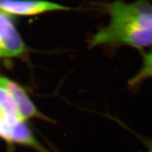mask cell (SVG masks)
<instances>
[{
  "label": "cell",
  "mask_w": 152,
  "mask_h": 152,
  "mask_svg": "<svg viewBox=\"0 0 152 152\" xmlns=\"http://www.w3.org/2000/svg\"><path fill=\"white\" fill-rule=\"evenodd\" d=\"M110 17L109 24L89 39V48H117L128 46L137 49L152 47V4L147 0L126 3L116 0L104 6Z\"/></svg>",
  "instance_id": "obj_1"
},
{
  "label": "cell",
  "mask_w": 152,
  "mask_h": 152,
  "mask_svg": "<svg viewBox=\"0 0 152 152\" xmlns=\"http://www.w3.org/2000/svg\"><path fill=\"white\" fill-rule=\"evenodd\" d=\"M69 10L72 9L46 0H0V11L19 16H35L51 11Z\"/></svg>",
  "instance_id": "obj_2"
},
{
  "label": "cell",
  "mask_w": 152,
  "mask_h": 152,
  "mask_svg": "<svg viewBox=\"0 0 152 152\" xmlns=\"http://www.w3.org/2000/svg\"><path fill=\"white\" fill-rule=\"evenodd\" d=\"M0 138L10 144H18L32 147L39 152H49L38 142L29 127L23 122L11 123L0 112Z\"/></svg>",
  "instance_id": "obj_3"
},
{
  "label": "cell",
  "mask_w": 152,
  "mask_h": 152,
  "mask_svg": "<svg viewBox=\"0 0 152 152\" xmlns=\"http://www.w3.org/2000/svg\"><path fill=\"white\" fill-rule=\"evenodd\" d=\"M0 47L5 57L22 56L27 50L23 40L12 20L6 13L0 11Z\"/></svg>",
  "instance_id": "obj_4"
},
{
  "label": "cell",
  "mask_w": 152,
  "mask_h": 152,
  "mask_svg": "<svg viewBox=\"0 0 152 152\" xmlns=\"http://www.w3.org/2000/svg\"><path fill=\"white\" fill-rule=\"evenodd\" d=\"M0 87L8 91L11 95L18 107L19 113L24 121L30 118L49 120L37 109L26 91L18 83L0 75Z\"/></svg>",
  "instance_id": "obj_5"
},
{
  "label": "cell",
  "mask_w": 152,
  "mask_h": 152,
  "mask_svg": "<svg viewBox=\"0 0 152 152\" xmlns=\"http://www.w3.org/2000/svg\"><path fill=\"white\" fill-rule=\"evenodd\" d=\"M0 112L14 124L26 122L19 113L14 99L8 91L0 87Z\"/></svg>",
  "instance_id": "obj_6"
},
{
  "label": "cell",
  "mask_w": 152,
  "mask_h": 152,
  "mask_svg": "<svg viewBox=\"0 0 152 152\" xmlns=\"http://www.w3.org/2000/svg\"><path fill=\"white\" fill-rule=\"evenodd\" d=\"M149 79H152V48L143 54L142 67L138 73L129 80V87L134 88Z\"/></svg>",
  "instance_id": "obj_7"
},
{
  "label": "cell",
  "mask_w": 152,
  "mask_h": 152,
  "mask_svg": "<svg viewBox=\"0 0 152 152\" xmlns=\"http://www.w3.org/2000/svg\"><path fill=\"white\" fill-rule=\"evenodd\" d=\"M2 57H5V56H4V54L2 49H1V47H0V58H2Z\"/></svg>",
  "instance_id": "obj_8"
},
{
  "label": "cell",
  "mask_w": 152,
  "mask_h": 152,
  "mask_svg": "<svg viewBox=\"0 0 152 152\" xmlns=\"http://www.w3.org/2000/svg\"><path fill=\"white\" fill-rule=\"evenodd\" d=\"M149 152H152V150H151V151H149Z\"/></svg>",
  "instance_id": "obj_9"
}]
</instances>
